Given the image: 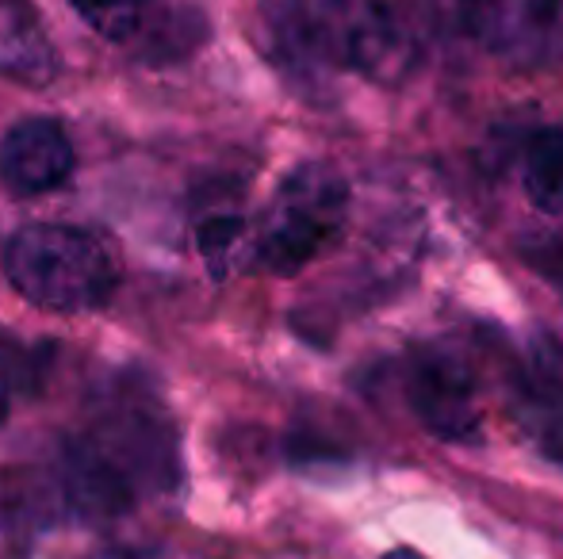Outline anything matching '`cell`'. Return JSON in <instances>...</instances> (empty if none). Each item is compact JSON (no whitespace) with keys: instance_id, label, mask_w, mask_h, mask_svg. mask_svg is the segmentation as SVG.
<instances>
[{"instance_id":"6","label":"cell","mask_w":563,"mask_h":559,"mask_svg":"<svg viewBox=\"0 0 563 559\" xmlns=\"http://www.w3.org/2000/svg\"><path fill=\"white\" fill-rule=\"evenodd\" d=\"M402 391L415 411L438 440L449 445H479L483 440V403L475 372L449 345H426L410 357L402 372Z\"/></svg>"},{"instance_id":"2","label":"cell","mask_w":563,"mask_h":559,"mask_svg":"<svg viewBox=\"0 0 563 559\" xmlns=\"http://www.w3.org/2000/svg\"><path fill=\"white\" fill-rule=\"evenodd\" d=\"M353 192L330 161H299L284 172L257 226H250V265L268 277H296L345 234Z\"/></svg>"},{"instance_id":"4","label":"cell","mask_w":563,"mask_h":559,"mask_svg":"<svg viewBox=\"0 0 563 559\" xmlns=\"http://www.w3.org/2000/svg\"><path fill=\"white\" fill-rule=\"evenodd\" d=\"M81 440L126 483V491L139 499V491H165L177 487L180 456L177 433H173L165 411L154 399H139L131 391H119L108 399L104 411L92 418Z\"/></svg>"},{"instance_id":"7","label":"cell","mask_w":563,"mask_h":559,"mask_svg":"<svg viewBox=\"0 0 563 559\" xmlns=\"http://www.w3.org/2000/svg\"><path fill=\"white\" fill-rule=\"evenodd\" d=\"M464 31L506 62H541L563 35V0H456Z\"/></svg>"},{"instance_id":"10","label":"cell","mask_w":563,"mask_h":559,"mask_svg":"<svg viewBox=\"0 0 563 559\" xmlns=\"http://www.w3.org/2000/svg\"><path fill=\"white\" fill-rule=\"evenodd\" d=\"M58 74V51L27 0H0V77L46 85Z\"/></svg>"},{"instance_id":"14","label":"cell","mask_w":563,"mask_h":559,"mask_svg":"<svg viewBox=\"0 0 563 559\" xmlns=\"http://www.w3.org/2000/svg\"><path fill=\"white\" fill-rule=\"evenodd\" d=\"M384 559H426V556L415 552V548H395V552H387Z\"/></svg>"},{"instance_id":"5","label":"cell","mask_w":563,"mask_h":559,"mask_svg":"<svg viewBox=\"0 0 563 559\" xmlns=\"http://www.w3.org/2000/svg\"><path fill=\"white\" fill-rule=\"evenodd\" d=\"M69 8L108 46L146 66H177L211 38L192 0H69Z\"/></svg>"},{"instance_id":"1","label":"cell","mask_w":563,"mask_h":559,"mask_svg":"<svg viewBox=\"0 0 563 559\" xmlns=\"http://www.w3.org/2000/svg\"><path fill=\"white\" fill-rule=\"evenodd\" d=\"M284 38L372 85H402L418 66V38L387 0H311L284 15Z\"/></svg>"},{"instance_id":"11","label":"cell","mask_w":563,"mask_h":559,"mask_svg":"<svg viewBox=\"0 0 563 559\" xmlns=\"http://www.w3.org/2000/svg\"><path fill=\"white\" fill-rule=\"evenodd\" d=\"M518 177L529 208L541 215H563V123L537 127L518 154Z\"/></svg>"},{"instance_id":"9","label":"cell","mask_w":563,"mask_h":559,"mask_svg":"<svg viewBox=\"0 0 563 559\" xmlns=\"http://www.w3.org/2000/svg\"><path fill=\"white\" fill-rule=\"evenodd\" d=\"M514 414L521 429L537 440L549 456L563 460V353L544 345L533 368L521 376Z\"/></svg>"},{"instance_id":"8","label":"cell","mask_w":563,"mask_h":559,"mask_svg":"<svg viewBox=\"0 0 563 559\" xmlns=\"http://www.w3.org/2000/svg\"><path fill=\"white\" fill-rule=\"evenodd\" d=\"M77 169V149L69 131L54 115L15 120L0 135V185L15 200H35L66 188Z\"/></svg>"},{"instance_id":"3","label":"cell","mask_w":563,"mask_h":559,"mask_svg":"<svg viewBox=\"0 0 563 559\" xmlns=\"http://www.w3.org/2000/svg\"><path fill=\"white\" fill-rule=\"evenodd\" d=\"M4 280L51 314H89L115 295L119 269L97 234L66 223H27L4 246Z\"/></svg>"},{"instance_id":"13","label":"cell","mask_w":563,"mask_h":559,"mask_svg":"<svg viewBox=\"0 0 563 559\" xmlns=\"http://www.w3.org/2000/svg\"><path fill=\"white\" fill-rule=\"evenodd\" d=\"M12 399H15V365L4 349H0V425L12 414Z\"/></svg>"},{"instance_id":"12","label":"cell","mask_w":563,"mask_h":559,"mask_svg":"<svg viewBox=\"0 0 563 559\" xmlns=\"http://www.w3.org/2000/svg\"><path fill=\"white\" fill-rule=\"evenodd\" d=\"M196 246L216 280H227L238 261H250V226L238 211H216L196 226Z\"/></svg>"}]
</instances>
